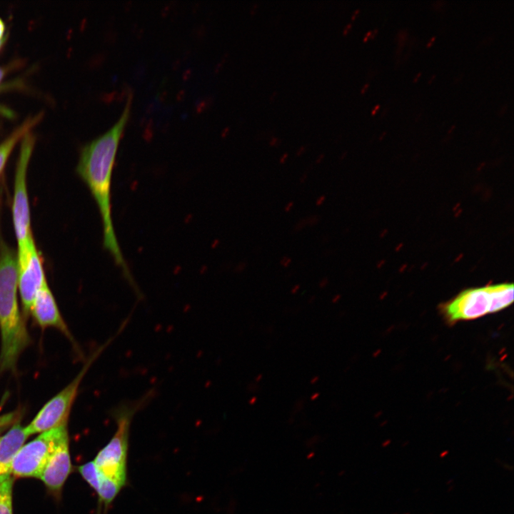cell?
I'll return each mask as SVG.
<instances>
[{"mask_svg":"<svg viewBox=\"0 0 514 514\" xmlns=\"http://www.w3.org/2000/svg\"><path fill=\"white\" fill-rule=\"evenodd\" d=\"M132 96L128 95L119 120L106 132L81 150L76 172L89 188L99 211L103 228V246L127 281L136 286L116 235L111 215V183L121 138L130 117Z\"/></svg>","mask_w":514,"mask_h":514,"instance_id":"cell-1","label":"cell"},{"mask_svg":"<svg viewBox=\"0 0 514 514\" xmlns=\"http://www.w3.org/2000/svg\"><path fill=\"white\" fill-rule=\"evenodd\" d=\"M16 255L0 240V371L12 370L30 342L17 301Z\"/></svg>","mask_w":514,"mask_h":514,"instance_id":"cell-2","label":"cell"},{"mask_svg":"<svg viewBox=\"0 0 514 514\" xmlns=\"http://www.w3.org/2000/svg\"><path fill=\"white\" fill-rule=\"evenodd\" d=\"M152 395L148 392L137 401L122 404L112 410L117 428L94 460L101 475L115 481L121 487L125 486L127 482V453L131 420Z\"/></svg>","mask_w":514,"mask_h":514,"instance_id":"cell-3","label":"cell"},{"mask_svg":"<svg viewBox=\"0 0 514 514\" xmlns=\"http://www.w3.org/2000/svg\"><path fill=\"white\" fill-rule=\"evenodd\" d=\"M513 292L512 283L467 289L444 304L442 311L450 323L474 320L508 307Z\"/></svg>","mask_w":514,"mask_h":514,"instance_id":"cell-4","label":"cell"},{"mask_svg":"<svg viewBox=\"0 0 514 514\" xmlns=\"http://www.w3.org/2000/svg\"><path fill=\"white\" fill-rule=\"evenodd\" d=\"M112 338L100 347L89 359L77 376L61 391L48 401L39 410L29 425L24 428L28 435L44 433L66 425L69 415L76 396L81 381L94 360L111 341Z\"/></svg>","mask_w":514,"mask_h":514,"instance_id":"cell-5","label":"cell"},{"mask_svg":"<svg viewBox=\"0 0 514 514\" xmlns=\"http://www.w3.org/2000/svg\"><path fill=\"white\" fill-rule=\"evenodd\" d=\"M66 436V425L41 433L21 447L13 460L11 473L17 477L39 478L50 456Z\"/></svg>","mask_w":514,"mask_h":514,"instance_id":"cell-6","label":"cell"},{"mask_svg":"<svg viewBox=\"0 0 514 514\" xmlns=\"http://www.w3.org/2000/svg\"><path fill=\"white\" fill-rule=\"evenodd\" d=\"M17 283L24 311H30L32 303L46 283L42 262L33 236L18 243Z\"/></svg>","mask_w":514,"mask_h":514,"instance_id":"cell-7","label":"cell"},{"mask_svg":"<svg viewBox=\"0 0 514 514\" xmlns=\"http://www.w3.org/2000/svg\"><path fill=\"white\" fill-rule=\"evenodd\" d=\"M34 144V136L26 133L21 143L15 173L12 217L18 243L24 241L32 236L26 173Z\"/></svg>","mask_w":514,"mask_h":514,"instance_id":"cell-8","label":"cell"},{"mask_svg":"<svg viewBox=\"0 0 514 514\" xmlns=\"http://www.w3.org/2000/svg\"><path fill=\"white\" fill-rule=\"evenodd\" d=\"M71 470L69 436L59 444L44 466L39 478L53 491H59Z\"/></svg>","mask_w":514,"mask_h":514,"instance_id":"cell-9","label":"cell"},{"mask_svg":"<svg viewBox=\"0 0 514 514\" xmlns=\"http://www.w3.org/2000/svg\"><path fill=\"white\" fill-rule=\"evenodd\" d=\"M29 312L40 326L58 328L71 339L70 332L61 316L47 282L37 293Z\"/></svg>","mask_w":514,"mask_h":514,"instance_id":"cell-10","label":"cell"},{"mask_svg":"<svg viewBox=\"0 0 514 514\" xmlns=\"http://www.w3.org/2000/svg\"><path fill=\"white\" fill-rule=\"evenodd\" d=\"M28 436L18 423L0 438V483L10 476L13 460Z\"/></svg>","mask_w":514,"mask_h":514,"instance_id":"cell-11","label":"cell"},{"mask_svg":"<svg viewBox=\"0 0 514 514\" xmlns=\"http://www.w3.org/2000/svg\"><path fill=\"white\" fill-rule=\"evenodd\" d=\"M41 117V115H38L26 120L0 143V173L3 171L8 158L16 143L29 133V131L39 121Z\"/></svg>","mask_w":514,"mask_h":514,"instance_id":"cell-12","label":"cell"},{"mask_svg":"<svg viewBox=\"0 0 514 514\" xmlns=\"http://www.w3.org/2000/svg\"><path fill=\"white\" fill-rule=\"evenodd\" d=\"M99 486L96 492L99 502L107 510L123 487L115 481L110 480L100 473Z\"/></svg>","mask_w":514,"mask_h":514,"instance_id":"cell-13","label":"cell"},{"mask_svg":"<svg viewBox=\"0 0 514 514\" xmlns=\"http://www.w3.org/2000/svg\"><path fill=\"white\" fill-rule=\"evenodd\" d=\"M12 485L11 476L0 483V514H12Z\"/></svg>","mask_w":514,"mask_h":514,"instance_id":"cell-14","label":"cell"},{"mask_svg":"<svg viewBox=\"0 0 514 514\" xmlns=\"http://www.w3.org/2000/svg\"><path fill=\"white\" fill-rule=\"evenodd\" d=\"M79 470L84 479L97 492L99 486L100 475L94 461H90L79 467Z\"/></svg>","mask_w":514,"mask_h":514,"instance_id":"cell-15","label":"cell"},{"mask_svg":"<svg viewBox=\"0 0 514 514\" xmlns=\"http://www.w3.org/2000/svg\"><path fill=\"white\" fill-rule=\"evenodd\" d=\"M320 217L317 215L309 216L308 218H306L307 221V226H313L318 224V223L320 221Z\"/></svg>","mask_w":514,"mask_h":514,"instance_id":"cell-16","label":"cell"},{"mask_svg":"<svg viewBox=\"0 0 514 514\" xmlns=\"http://www.w3.org/2000/svg\"><path fill=\"white\" fill-rule=\"evenodd\" d=\"M306 226H307L306 218L301 219L296 224V226L294 227V230H295V231L298 232V231L302 230Z\"/></svg>","mask_w":514,"mask_h":514,"instance_id":"cell-17","label":"cell"},{"mask_svg":"<svg viewBox=\"0 0 514 514\" xmlns=\"http://www.w3.org/2000/svg\"><path fill=\"white\" fill-rule=\"evenodd\" d=\"M291 258L288 256H284L281 259L280 263L283 267L287 268L291 263Z\"/></svg>","mask_w":514,"mask_h":514,"instance_id":"cell-18","label":"cell"},{"mask_svg":"<svg viewBox=\"0 0 514 514\" xmlns=\"http://www.w3.org/2000/svg\"><path fill=\"white\" fill-rule=\"evenodd\" d=\"M326 197L325 195L320 196L316 201V205L317 206H321L326 201Z\"/></svg>","mask_w":514,"mask_h":514,"instance_id":"cell-19","label":"cell"},{"mask_svg":"<svg viewBox=\"0 0 514 514\" xmlns=\"http://www.w3.org/2000/svg\"><path fill=\"white\" fill-rule=\"evenodd\" d=\"M0 114L6 116H11V111L0 106Z\"/></svg>","mask_w":514,"mask_h":514,"instance_id":"cell-20","label":"cell"},{"mask_svg":"<svg viewBox=\"0 0 514 514\" xmlns=\"http://www.w3.org/2000/svg\"><path fill=\"white\" fill-rule=\"evenodd\" d=\"M328 283V279L327 278H323L321 280V281L318 283V286L321 288H325Z\"/></svg>","mask_w":514,"mask_h":514,"instance_id":"cell-21","label":"cell"},{"mask_svg":"<svg viewBox=\"0 0 514 514\" xmlns=\"http://www.w3.org/2000/svg\"><path fill=\"white\" fill-rule=\"evenodd\" d=\"M293 205H294V203H293V201L288 202V203L285 206V207H284V211H285L286 212H289V211H291V209H292L293 207Z\"/></svg>","mask_w":514,"mask_h":514,"instance_id":"cell-22","label":"cell"},{"mask_svg":"<svg viewBox=\"0 0 514 514\" xmlns=\"http://www.w3.org/2000/svg\"><path fill=\"white\" fill-rule=\"evenodd\" d=\"M5 29V26L2 20L0 19V40L2 39V36L4 34Z\"/></svg>","mask_w":514,"mask_h":514,"instance_id":"cell-23","label":"cell"},{"mask_svg":"<svg viewBox=\"0 0 514 514\" xmlns=\"http://www.w3.org/2000/svg\"><path fill=\"white\" fill-rule=\"evenodd\" d=\"M288 156V153H283L279 159V163H282V164L286 162Z\"/></svg>","mask_w":514,"mask_h":514,"instance_id":"cell-24","label":"cell"},{"mask_svg":"<svg viewBox=\"0 0 514 514\" xmlns=\"http://www.w3.org/2000/svg\"><path fill=\"white\" fill-rule=\"evenodd\" d=\"M299 289H300V285H298V284L295 285V286L291 288V293L292 294H295V293H296L298 291Z\"/></svg>","mask_w":514,"mask_h":514,"instance_id":"cell-25","label":"cell"},{"mask_svg":"<svg viewBox=\"0 0 514 514\" xmlns=\"http://www.w3.org/2000/svg\"><path fill=\"white\" fill-rule=\"evenodd\" d=\"M351 26H352V24H351V23H348V24L346 26V27L344 28V29H343V34L344 35H346V34L348 33V31H349V29L351 28Z\"/></svg>","mask_w":514,"mask_h":514,"instance_id":"cell-26","label":"cell"},{"mask_svg":"<svg viewBox=\"0 0 514 514\" xmlns=\"http://www.w3.org/2000/svg\"><path fill=\"white\" fill-rule=\"evenodd\" d=\"M305 151H306V147H305V146H301V147H300V148H298V150L297 151L296 155H297V156H301V155H302V154L305 152Z\"/></svg>","mask_w":514,"mask_h":514,"instance_id":"cell-27","label":"cell"},{"mask_svg":"<svg viewBox=\"0 0 514 514\" xmlns=\"http://www.w3.org/2000/svg\"><path fill=\"white\" fill-rule=\"evenodd\" d=\"M278 139L276 137H273L271 139L269 144L271 146H276L278 143Z\"/></svg>","mask_w":514,"mask_h":514,"instance_id":"cell-28","label":"cell"},{"mask_svg":"<svg viewBox=\"0 0 514 514\" xmlns=\"http://www.w3.org/2000/svg\"><path fill=\"white\" fill-rule=\"evenodd\" d=\"M324 156H325L323 153L320 154L316 160V163H320L322 161V160L323 159Z\"/></svg>","mask_w":514,"mask_h":514,"instance_id":"cell-29","label":"cell"},{"mask_svg":"<svg viewBox=\"0 0 514 514\" xmlns=\"http://www.w3.org/2000/svg\"><path fill=\"white\" fill-rule=\"evenodd\" d=\"M341 298V295H336L334 297H333L331 301L333 303H336L339 299Z\"/></svg>","mask_w":514,"mask_h":514,"instance_id":"cell-30","label":"cell"},{"mask_svg":"<svg viewBox=\"0 0 514 514\" xmlns=\"http://www.w3.org/2000/svg\"><path fill=\"white\" fill-rule=\"evenodd\" d=\"M256 400H257V398L256 396H253L249 399L248 403L252 405L256 402Z\"/></svg>","mask_w":514,"mask_h":514,"instance_id":"cell-31","label":"cell"},{"mask_svg":"<svg viewBox=\"0 0 514 514\" xmlns=\"http://www.w3.org/2000/svg\"><path fill=\"white\" fill-rule=\"evenodd\" d=\"M319 395H320L319 393H313L310 398L311 400H315L316 398H318Z\"/></svg>","mask_w":514,"mask_h":514,"instance_id":"cell-32","label":"cell"},{"mask_svg":"<svg viewBox=\"0 0 514 514\" xmlns=\"http://www.w3.org/2000/svg\"><path fill=\"white\" fill-rule=\"evenodd\" d=\"M307 178H308L307 174H306V173L303 174V175L301 177V178H300V183H304L305 181L307 179Z\"/></svg>","mask_w":514,"mask_h":514,"instance_id":"cell-33","label":"cell"},{"mask_svg":"<svg viewBox=\"0 0 514 514\" xmlns=\"http://www.w3.org/2000/svg\"><path fill=\"white\" fill-rule=\"evenodd\" d=\"M318 380H319L318 376H314V377H313V378H311V384H315Z\"/></svg>","mask_w":514,"mask_h":514,"instance_id":"cell-34","label":"cell"},{"mask_svg":"<svg viewBox=\"0 0 514 514\" xmlns=\"http://www.w3.org/2000/svg\"><path fill=\"white\" fill-rule=\"evenodd\" d=\"M371 31H368L366 34V35H365V36H364V38H363V41H366L367 39H368V38L369 36H371Z\"/></svg>","mask_w":514,"mask_h":514,"instance_id":"cell-35","label":"cell"},{"mask_svg":"<svg viewBox=\"0 0 514 514\" xmlns=\"http://www.w3.org/2000/svg\"><path fill=\"white\" fill-rule=\"evenodd\" d=\"M380 108V105H376L371 111L372 115L375 114L376 111Z\"/></svg>","mask_w":514,"mask_h":514,"instance_id":"cell-36","label":"cell"},{"mask_svg":"<svg viewBox=\"0 0 514 514\" xmlns=\"http://www.w3.org/2000/svg\"><path fill=\"white\" fill-rule=\"evenodd\" d=\"M359 11H360V9H356V10L353 12V15H352V16H351V19H354L356 18V14H358Z\"/></svg>","mask_w":514,"mask_h":514,"instance_id":"cell-37","label":"cell"},{"mask_svg":"<svg viewBox=\"0 0 514 514\" xmlns=\"http://www.w3.org/2000/svg\"><path fill=\"white\" fill-rule=\"evenodd\" d=\"M377 32H378V29H375L373 31H371V38H373Z\"/></svg>","mask_w":514,"mask_h":514,"instance_id":"cell-38","label":"cell"},{"mask_svg":"<svg viewBox=\"0 0 514 514\" xmlns=\"http://www.w3.org/2000/svg\"><path fill=\"white\" fill-rule=\"evenodd\" d=\"M368 87V84H365V85L363 86V87L362 88L361 93V94H363V93L366 91V90L367 89Z\"/></svg>","mask_w":514,"mask_h":514,"instance_id":"cell-39","label":"cell"},{"mask_svg":"<svg viewBox=\"0 0 514 514\" xmlns=\"http://www.w3.org/2000/svg\"><path fill=\"white\" fill-rule=\"evenodd\" d=\"M262 377H263V375H262V374H258V375L255 378V381H256V382H258V381L262 378Z\"/></svg>","mask_w":514,"mask_h":514,"instance_id":"cell-40","label":"cell"},{"mask_svg":"<svg viewBox=\"0 0 514 514\" xmlns=\"http://www.w3.org/2000/svg\"><path fill=\"white\" fill-rule=\"evenodd\" d=\"M435 37L433 36V37L430 40V41L428 43L427 46H430V44L433 43V41L435 40Z\"/></svg>","mask_w":514,"mask_h":514,"instance_id":"cell-41","label":"cell"},{"mask_svg":"<svg viewBox=\"0 0 514 514\" xmlns=\"http://www.w3.org/2000/svg\"><path fill=\"white\" fill-rule=\"evenodd\" d=\"M4 72L3 69H1L0 68V81H1V79H2V77H3V76H4Z\"/></svg>","mask_w":514,"mask_h":514,"instance_id":"cell-42","label":"cell"},{"mask_svg":"<svg viewBox=\"0 0 514 514\" xmlns=\"http://www.w3.org/2000/svg\"><path fill=\"white\" fill-rule=\"evenodd\" d=\"M5 41V38L0 40V48L2 46Z\"/></svg>","mask_w":514,"mask_h":514,"instance_id":"cell-43","label":"cell"},{"mask_svg":"<svg viewBox=\"0 0 514 514\" xmlns=\"http://www.w3.org/2000/svg\"><path fill=\"white\" fill-rule=\"evenodd\" d=\"M420 75V73H418L416 77L414 79L413 81H416L419 76Z\"/></svg>","mask_w":514,"mask_h":514,"instance_id":"cell-44","label":"cell"},{"mask_svg":"<svg viewBox=\"0 0 514 514\" xmlns=\"http://www.w3.org/2000/svg\"><path fill=\"white\" fill-rule=\"evenodd\" d=\"M314 300H315V296H312V298H311V300L309 301V302L311 303V301H314Z\"/></svg>","mask_w":514,"mask_h":514,"instance_id":"cell-45","label":"cell"},{"mask_svg":"<svg viewBox=\"0 0 514 514\" xmlns=\"http://www.w3.org/2000/svg\"><path fill=\"white\" fill-rule=\"evenodd\" d=\"M435 74L432 76L431 79L429 81V83L435 78Z\"/></svg>","mask_w":514,"mask_h":514,"instance_id":"cell-46","label":"cell"},{"mask_svg":"<svg viewBox=\"0 0 514 514\" xmlns=\"http://www.w3.org/2000/svg\"><path fill=\"white\" fill-rule=\"evenodd\" d=\"M455 127V126H452V128L449 130V132L452 131V129Z\"/></svg>","mask_w":514,"mask_h":514,"instance_id":"cell-47","label":"cell"}]
</instances>
